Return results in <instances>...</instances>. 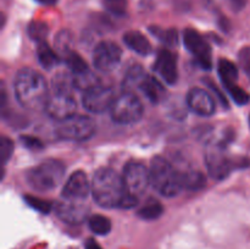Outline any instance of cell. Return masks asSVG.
<instances>
[{"label": "cell", "mask_w": 250, "mask_h": 249, "mask_svg": "<svg viewBox=\"0 0 250 249\" xmlns=\"http://www.w3.org/2000/svg\"><path fill=\"white\" fill-rule=\"evenodd\" d=\"M114 90L106 85L97 84L90 89L85 90L84 95L82 98L83 106L90 112L100 114L106 110L111 109L112 104L115 102Z\"/></svg>", "instance_id": "9c48e42d"}, {"label": "cell", "mask_w": 250, "mask_h": 249, "mask_svg": "<svg viewBox=\"0 0 250 249\" xmlns=\"http://www.w3.org/2000/svg\"><path fill=\"white\" fill-rule=\"evenodd\" d=\"M149 178L154 189L165 197H175L183 188L180 172L161 156H156L151 160Z\"/></svg>", "instance_id": "3957f363"}, {"label": "cell", "mask_w": 250, "mask_h": 249, "mask_svg": "<svg viewBox=\"0 0 250 249\" xmlns=\"http://www.w3.org/2000/svg\"><path fill=\"white\" fill-rule=\"evenodd\" d=\"M37 56H38V61L44 68L49 70L53 68L54 66L59 63V56L45 42L38 43V48H37Z\"/></svg>", "instance_id": "44dd1931"}, {"label": "cell", "mask_w": 250, "mask_h": 249, "mask_svg": "<svg viewBox=\"0 0 250 249\" xmlns=\"http://www.w3.org/2000/svg\"><path fill=\"white\" fill-rule=\"evenodd\" d=\"M90 190H92V185L88 182L85 173L83 171H75L63 186L62 198L84 202Z\"/></svg>", "instance_id": "5bb4252c"}, {"label": "cell", "mask_w": 250, "mask_h": 249, "mask_svg": "<svg viewBox=\"0 0 250 249\" xmlns=\"http://www.w3.org/2000/svg\"><path fill=\"white\" fill-rule=\"evenodd\" d=\"M21 142L26 148L32 149V150H36V149H42V142L38 138H34V137L29 136H23L21 137Z\"/></svg>", "instance_id": "e575fe53"}, {"label": "cell", "mask_w": 250, "mask_h": 249, "mask_svg": "<svg viewBox=\"0 0 250 249\" xmlns=\"http://www.w3.org/2000/svg\"><path fill=\"white\" fill-rule=\"evenodd\" d=\"M85 249H102V247H100L94 239H89V241H87V243H85Z\"/></svg>", "instance_id": "74e56055"}, {"label": "cell", "mask_w": 250, "mask_h": 249, "mask_svg": "<svg viewBox=\"0 0 250 249\" xmlns=\"http://www.w3.org/2000/svg\"><path fill=\"white\" fill-rule=\"evenodd\" d=\"M249 124H250V117H249Z\"/></svg>", "instance_id": "ab89813d"}, {"label": "cell", "mask_w": 250, "mask_h": 249, "mask_svg": "<svg viewBox=\"0 0 250 249\" xmlns=\"http://www.w3.org/2000/svg\"><path fill=\"white\" fill-rule=\"evenodd\" d=\"M142 93L146 95V99L149 100L153 104H158L165 97V89L161 85V83L159 82L156 78L151 77V76H146V80L142 83L141 88H139Z\"/></svg>", "instance_id": "ac0fdd59"}, {"label": "cell", "mask_w": 250, "mask_h": 249, "mask_svg": "<svg viewBox=\"0 0 250 249\" xmlns=\"http://www.w3.org/2000/svg\"><path fill=\"white\" fill-rule=\"evenodd\" d=\"M219 75L224 85L237 83L238 80V68L227 59H221L219 61Z\"/></svg>", "instance_id": "7402d4cb"}, {"label": "cell", "mask_w": 250, "mask_h": 249, "mask_svg": "<svg viewBox=\"0 0 250 249\" xmlns=\"http://www.w3.org/2000/svg\"><path fill=\"white\" fill-rule=\"evenodd\" d=\"M51 88L54 93H71L72 94L73 88H76L73 76L67 72L56 73L51 82Z\"/></svg>", "instance_id": "603a6c76"}, {"label": "cell", "mask_w": 250, "mask_h": 249, "mask_svg": "<svg viewBox=\"0 0 250 249\" xmlns=\"http://www.w3.org/2000/svg\"><path fill=\"white\" fill-rule=\"evenodd\" d=\"M239 61H241V65L243 66L244 70L250 73V46L242 49L241 53H239Z\"/></svg>", "instance_id": "d590c367"}, {"label": "cell", "mask_w": 250, "mask_h": 249, "mask_svg": "<svg viewBox=\"0 0 250 249\" xmlns=\"http://www.w3.org/2000/svg\"><path fill=\"white\" fill-rule=\"evenodd\" d=\"M122 50L116 43L110 41L100 42L93 53L94 66L102 72H110L115 70L121 61Z\"/></svg>", "instance_id": "30bf717a"}, {"label": "cell", "mask_w": 250, "mask_h": 249, "mask_svg": "<svg viewBox=\"0 0 250 249\" xmlns=\"http://www.w3.org/2000/svg\"><path fill=\"white\" fill-rule=\"evenodd\" d=\"M24 200H26V203L29 207L33 208L34 210L43 212V214H48L51 210V208H53L50 202L42 199V198L33 197V195H24Z\"/></svg>", "instance_id": "4dcf8cb0"}, {"label": "cell", "mask_w": 250, "mask_h": 249, "mask_svg": "<svg viewBox=\"0 0 250 249\" xmlns=\"http://www.w3.org/2000/svg\"><path fill=\"white\" fill-rule=\"evenodd\" d=\"M14 151V143L10 138L2 136L0 139V159H1V165H5L10 160Z\"/></svg>", "instance_id": "1f68e13d"}, {"label": "cell", "mask_w": 250, "mask_h": 249, "mask_svg": "<svg viewBox=\"0 0 250 249\" xmlns=\"http://www.w3.org/2000/svg\"><path fill=\"white\" fill-rule=\"evenodd\" d=\"M180 176L183 188H187V189L199 190L207 185V178L203 175V172L198 170L183 171V172H180Z\"/></svg>", "instance_id": "ffe728a7"}, {"label": "cell", "mask_w": 250, "mask_h": 249, "mask_svg": "<svg viewBox=\"0 0 250 249\" xmlns=\"http://www.w3.org/2000/svg\"><path fill=\"white\" fill-rule=\"evenodd\" d=\"M225 88H226V90L229 92V94L231 95L232 99H233L238 105H246L247 103H249L250 95L243 89V88L239 87L237 83L226 84Z\"/></svg>", "instance_id": "f546056e"}, {"label": "cell", "mask_w": 250, "mask_h": 249, "mask_svg": "<svg viewBox=\"0 0 250 249\" xmlns=\"http://www.w3.org/2000/svg\"><path fill=\"white\" fill-rule=\"evenodd\" d=\"M49 33V28L46 23L42 21H33L28 24V36L29 38L36 41L37 43L45 42L46 36Z\"/></svg>", "instance_id": "f1b7e54d"}, {"label": "cell", "mask_w": 250, "mask_h": 249, "mask_svg": "<svg viewBox=\"0 0 250 249\" xmlns=\"http://www.w3.org/2000/svg\"><path fill=\"white\" fill-rule=\"evenodd\" d=\"M227 2L233 11H241L247 5V0H227Z\"/></svg>", "instance_id": "8d00e7d4"}, {"label": "cell", "mask_w": 250, "mask_h": 249, "mask_svg": "<svg viewBox=\"0 0 250 249\" xmlns=\"http://www.w3.org/2000/svg\"><path fill=\"white\" fill-rule=\"evenodd\" d=\"M76 109H77V103L71 93L53 92L45 105V110L49 116L59 121H63L76 115Z\"/></svg>", "instance_id": "7c38bea8"}, {"label": "cell", "mask_w": 250, "mask_h": 249, "mask_svg": "<svg viewBox=\"0 0 250 249\" xmlns=\"http://www.w3.org/2000/svg\"><path fill=\"white\" fill-rule=\"evenodd\" d=\"M124 183L127 194L138 199L150 183L149 170L141 163L127 164L124 171Z\"/></svg>", "instance_id": "ba28073f"}, {"label": "cell", "mask_w": 250, "mask_h": 249, "mask_svg": "<svg viewBox=\"0 0 250 249\" xmlns=\"http://www.w3.org/2000/svg\"><path fill=\"white\" fill-rule=\"evenodd\" d=\"M56 46H58L59 50L61 51V53H63L66 55V54L70 51V42H71V34L68 33L67 31H62L60 32V33L58 34V37H56Z\"/></svg>", "instance_id": "d6a6232c"}, {"label": "cell", "mask_w": 250, "mask_h": 249, "mask_svg": "<svg viewBox=\"0 0 250 249\" xmlns=\"http://www.w3.org/2000/svg\"><path fill=\"white\" fill-rule=\"evenodd\" d=\"M65 60H66V63H67V66L70 67L72 75H78V73L85 72V71L89 70V68H88L87 62L84 61V59H83L80 54L75 53V51L72 50H70L67 54H66Z\"/></svg>", "instance_id": "d4e9b609"}, {"label": "cell", "mask_w": 250, "mask_h": 249, "mask_svg": "<svg viewBox=\"0 0 250 249\" xmlns=\"http://www.w3.org/2000/svg\"><path fill=\"white\" fill-rule=\"evenodd\" d=\"M72 76L73 82H75V87L78 88V89L84 90V92L90 89L92 87H94V85L99 84V80H98L97 76H95L90 70Z\"/></svg>", "instance_id": "cb8c5ba5"}, {"label": "cell", "mask_w": 250, "mask_h": 249, "mask_svg": "<svg viewBox=\"0 0 250 249\" xmlns=\"http://www.w3.org/2000/svg\"><path fill=\"white\" fill-rule=\"evenodd\" d=\"M92 194L95 202L103 208L126 209L128 194L124 178L112 168H99L93 176Z\"/></svg>", "instance_id": "6da1fadb"}, {"label": "cell", "mask_w": 250, "mask_h": 249, "mask_svg": "<svg viewBox=\"0 0 250 249\" xmlns=\"http://www.w3.org/2000/svg\"><path fill=\"white\" fill-rule=\"evenodd\" d=\"M124 42L129 49L141 55H149L151 53V44L143 33L138 31H129L125 33Z\"/></svg>", "instance_id": "e0dca14e"}, {"label": "cell", "mask_w": 250, "mask_h": 249, "mask_svg": "<svg viewBox=\"0 0 250 249\" xmlns=\"http://www.w3.org/2000/svg\"><path fill=\"white\" fill-rule=\"evenodd\" d=\"M150 32L154 34L155 37H158L164 44L168 46H173L177 44V31L173 28L170 29H163L160 27H155L151 26L150 27Z\"/></svg>", "instance_id": "83f0119b"}, {"label": "cell", "mask_w": 250, "mask_h": 249, "mask_svg": "<svg viewBox=\"0 0 250 249\" xmlns=\"http://www.w3.org/2000/svg\"><path fill=\"white\" fill-rule=\"evenodd\" d=\"M205 164L210 176L215 180L226 178L237 166V164L226 154L225 144L220 142H214L208 145L205 153Z\"/></svg>", "instance_id": "52a82bcc"}, {"label": "cell", "mask_w": 250, "mask_h": 249, "mask_svg": "<svg viewBox=\"0 0 250 249\" xmlns=\"http://www.w3.org/2000/svg\"><path fill=\"white\" fill-rule=\"evenodd\" d=\"M183 41H185L186 48L194 56L200 67L210 70L212 66L211 49L209 44L204 41V38L194 29L187 28L183 33Z\"/></svg>", "instance_id": "8fae6325"}, {"label": "cell", "mask_w": 250, "mask_h": 249, "mask_svg": "<svg viewBox=\"0 0 250 249\" xmlns=\"http://www.w3.org/2000/svg\"><path fill=\"white\" fill-rule=\"evenodd\" d=\"M38 2H41V4H44V5H54L55 4L58 0H37Z\"/></svg>", "instance_id": "f35d334b"}, {"label": "cell", "mask_w": 250, "mask_h": 249, "mask_svg": "<svg viewBox=\"0 0 250 249\" xmlns=\"http://www.w3.org/2000/svg\"><path fill=\"white\" fill-rule=\"evenodd\" d=\"M63 175H65L63 164L59 160L49 159L32 167L27 172L26 177L27 182L33 189L45 192L58 187L59 183L62 181Z\"/></svg>", "instance_id": "277c9868"}, {"label": "cell", "mask_w": 250, "mask_h": 249, "mask_svg": "<svg viewBox=\"0 0 250 249\" xmlns=\"http://www.w3.org/2000/svg\"><path fill=\"white\" fill-rule=\"evenodd\" d=\"M60 122L56 128V134L65 141H87L94 136L97 129L94 120L84 115H73Z\"/></svg>", "instance_id": "5b68a950"}, {"label": "cell", "mask_w": 250, "mask_h": 249, "mask_svg": "<svg viewBox=\"0 0 250 249\" xmlns=\"http://www.w3.org/2000/svg\"><path fill=\"white\" fill-rule=\"evenodd\" d=\"M14 90L20 104L28 110L45 107L49 99V88L45 78L36 70L24 67L17 72Z\"/></svg>", "instance_id": "7a4b0ae2"}, {"label": "cell", "mask_w": 250, "mask_h": 249, "mask_svg": "<svg viewBox=\"0 0 250 249\" xmlns=\"http://www.w3.org/2000/svg\"><path fill=\"white\" fill-rule=\"evenodd\" d=\"M187 104L189 109L200 116H211L216 110L214 99L202 88H193L187 95Z\"/></svg>", "instance_id": "2e32d148"}, {"label": "cell", "mask_w": 250, "mask_h": 249, "mask_svg": "<svg viewBox=\"0 0 250 249\" xmlns=\"http://www.w3.org/2000/svg\"><path fill=\"white\" fill-rule=\"evenodd\" d=\"M154 71L165 81L167 84H175L178 78L177 61L171 51L163 49L159 51L154 63Z\"/></svg>", "instance_id": "9a60e30c"}, {"label": "cell", "mask_w": 250, "mask_h": 249, "mask_svg": "<svg viewBox=\"0 0 250 249\" xmlns=\"http://www.w3.org/2000/svg\"><path fill=\"white\" fill-rule=\"evenodd\" d=\"M110 112L117 124H131L142 119L144 109L141 99L133 92H125L115 99Z\"/></svg>", "instance_id": "8992f818"}, {"label": "cell", "mask_w": 250, "mask_h": 249, "mask_svg": "<svg viewBox=\"0 0 250 249\" xmlns=\"http://www.w3.org/2000/svg\"><path fill=\"white\" fill-rule=\"evenodd\" d=\"M164 212V207L158 200H150L138 211V216L143 220H155Z\"/></svg>", "instance_id": "4316f807"}, {"label": "cell", "mask_w": 250, "mask_h": 249, "mask_svg": "<svg viewBox=\"0 0 250 249\" xmlns=\"http://www.w3.org/2000/svg\"><path fill=\"white\" fill-rule=\"evenodd\" d=\"M56 215L60 217L66 224L78 225L82 224L88 216V207L84 202H78V200L62 199L56 204Z\"/></svg>", "instance_id": "4fadbf2b"}, {"label": "cell", "mask_w": 250, "mask_h": 249, "mask_svg": "<svg viewBox=\"0 0 250 249\" xmlns=\"http://www.w3.org/2000/svg\"><path fill=\"white\" fill-rule=\"evenodd\" d=\"M146 76L148 75L144 72V70L139 65H133L132 67H129V70L126 72V76H125V92H133V90L139 89Z\"/></svg>", "instance_id": "d6986e66"}, {"label": "cell", "mask_w": 250, "mask_h": 249, "mask_svg": "<svg viewBox=\"0 0 250 249\" xmlns=\"http://www.w3.org/2000/svg\"><path fill=\"white\" fill-rule=\"evenodd\" d=\"M105 6L109 11L116 15H124L126 12L127 1L126 0H104Z\"/></svg>", "instance_id": "836d02e7"}, {"label": "cell", "mask_w": 250, "mask_h": 249, "mask_svg": "<svg viewBox=\"0 0 250 249\" xmlns=\"http://www.w3.org/2000/svg\"><path fill=\"white\" fill-rule=\"evenodd\" d=\"M88 224H89V228L99 236H105L111 229V222L107 217L103 216V215H93L88 220Z\"/></svg>", "instance_id": "484cf974"}]
</instances>
